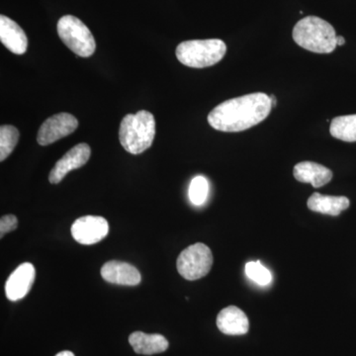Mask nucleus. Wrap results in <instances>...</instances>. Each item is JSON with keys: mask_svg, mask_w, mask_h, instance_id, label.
Instances as JSON below:
<instances>
[{"mask_svg": "<svg viewBox=\"0 0 356 356\" xmlns=\"http://www.w3.org/2000/svg\"><path fill=\"white\" fill-rule=\"evenodd\" d=\"M271 108L270 96L252 93L218 105L208 115V123L221 132H242L266 120Z\"/></svg>", "mask_w": 356, "mask_h": 356, "instance_id": "1", "label": "nucleus"}, {"mask_svg": "<svg viewBox=\"0 0 356 356\" xmlns=\"http://www.w3.org/2000/svg\"><path fill=\"white\" fill-rule=\"evenodd\" d=\"M295 43L317 54H331L337 48L336 30L317 16H307L298 21L292 33Z\"/></svg>", "mask_w": 356, "mask_h": 356, "instance_id": "2", "label": "nucleus"}, {"mask_svg": "<svg viewBox=\"0 0 356 356\" xmlns=\"http://www.w3.org/2000/svg\"><path fill=\"white\" fill-rule=\"evenodd\" d=\"M156 137V120L147 110L128 114L121 122L119 140L122 147L132 154L144 153L151 147Z\"/></svg>", "mask_w": 356, "mask_h": 356, "instance_id": "3", "label": "nucleus"}, {"mask_svg": "<svg viewBox=\"0 0 356 356\" xmlns=\"http://www.w3.org/2000/svg\"><path fill=\"white\" fill-rule=\"evenodd\" d=\"M227 53V46L220 39L191 40L182 42L177 48V60L195 69L218 64Z\"/></svg>", "mask_w": 356, "mask_h": 356, "instance_id": "4", "label": "nucleus"}, {"mask_svg": "<svg viewBox=\"0 0 356 356\" xmlns=\"http://www.w3.org/2000/svg\"><path fill=\"white\" fill-rule=\"evenodd\" d=\"M58 34L63 43L79 57L88 58L95 54V37L83 21L72 15H65L58 20Z\"/></svg>", "mask_w": 356, "mask_h": 356, "instance_id": "5", "label": "nucleus"}, {"mask_svg": "<svg viewBox=\"0 0 356 356\" xmlns=\"http://www.w3.org/2000/svg\"><path fill=\"white\" fill-rule=\"evenodd\" d=\"M213 266L212 252L207 245L198 243L189 245L178 257V273L187 280H197L210 273Z\"/></svg>", "mask_w": 356, "mask_h": 356, "instance_id": "6", "label": "nucleus"}, {"mask_svg": "<svg viewBox=\"0 0 356 356\" xmlns=\"http://www.w3.org/2000/svg\"><path fill=\"white\" fill-rule=\"evenodd\" d=\"M79 127V121L74 115L60 113L54 115L42 124L37 142L41 146H48L67 137Z\"/></svg>", "mask_w": 356, "mask_h": 356, "instance_id": "7", "label": "nucleus"}, {"mask_svg": "<svg viewBox=\"0 0 356 356\" xmlns=\"http://www.w3.org/2000/svg\"><path fill=\"white\" fill-rule=\"evenodd\" d=\"M72 238L84 245L102 242L109 233V224L100 216H84L76 220L72 226Z\"/></svg>", "mask_w": 356, "mask_h": 356, "instance_id": "8", "label": "nucleus"}, {"mask_svg": "<svg viewBox=\"0 0 356 356\" xmlns=\"http://www.w3.org/2000/svg\"><path fill=\"white\" fill-rule=\"evenodd\" d=\"M90 147L84 143L72 147L60 161H57L53 170H51L50 177H49L51 184H60L67 173L86 165L90 158Z\"/></svg>", "mask_w": 356, "mask_h": 356, "instance_id": "9", "label": "nucleus"}, {"mask_svg": "<svg viewBox=\"0 0 356 356\" xmlns=\"http://www.w3.org/2000/svg\"><path fill=\"white\" fill-rule=\"evenodd\" d=\"M36 278V269L30 262L18 266L9 276L6 284L7 299L19 301L30 292Z\"/></svg>", "mask_w": 356, "mask_h": 356, "instance_id": "10", "label": "nucleus"}, {"mask_svg": "<svg viewBox=\"0 0 356 356\" xmlns=\"http://www.w3.org/2000/svg\"><path fill=\"white\" fill-rule=\"evenodd\" d=\"M103 280L112 284L124 285V286H136L142 281L140 271L127 262L111 261L102 266Z\"/></svg>", "mask_w": 356, "mask_h": 356, "instance_id": "11", "label": "nucleus"}, {"mask_svg": "<svg viewBox=\"0 0 356 356\" xmlns=\"http://www.w3.org/2000/svg\"><path fill=\"white\" fill-rule=\"evenodd\" d=\"M0 41L15 55H23L28 48V38L25 32L15 21L0 16Z\"/></svg>", "mask_w": 356, "mask_h": 356, "instance_id": "12", "label": "nucleus"}, {"mask_svg": "<svg viewBox=\"0 0 356 356\" xmlns=\"http://www.w3.org/2000/svg\"><path fill=\"white\" fill-rule=\"evenodd\" d=\"M217 327L222 334L228 336H242L248 332L250 323L247 315L240 308L229 306L218 315Z\"/></svg>", "mask_w": 356, "mask_h": 356, "instance_id": "13", "label": "nucleus"}, {"mask_svg": "<svg viewBox=\"0 0 356 356\" xmlns=\"http://www.w3.org/2000/svg\"><path fill=\"white\" fill-rule=\"evenodd\" d=\"M293 175L303 184H311L315 188L329 184L332 178L331 170L313 161H302L294 166Z\"/></svg>", "mask_w": 356, "mask_h": 356, "instance_id": "14", "label": "nucleus"}, {"mask_svg": "<svg viewBox=\"0 0 356 356\" xmlns=\"http://www.w3.org/2000/svg\"><path fill=\"white\" fill-rule=\"evenodd\" d=\"M129 343L138 355H156L165 353L168 348V339L159 334H149L143 332H135L129 337Z\"/></svg>", "mask_w": 356, "mask_h": 356, "instance_id": "15", "label": "nucleus"}, {"mask_svg": "<svg viewBox=\"0 0 356 356\" xmlns=\"http://www.w3.org/2000/svg\"><path fill=\"white\" fill-rule=\"evenodd\" d=\"M307 204L309 209L313 212L331 216H339L343 211L350 207V200L344 196L323 195L320 193H314Z\"/></svg>", "mask_w": 356, "mask_h": 356, "instance_id": "16", "label": "nucleus"}, {"mask_svg": "<svg viewBox=\"0 0 356 356\" xmlns=\"http://www.w3.org/2000/svg\"><path fill=\"white\" fill-rule=\"evenodd\" d=\"M330 132L332 137L343 142H356V114L336 117L332 121Z\"/></svg>", "mask_w": 356, "mask_h": 356, "instance_id": "17", "label": "nucleus"}, {"mask_svg": "<svg viewBox=\"0 0 356 356\" xmlns=\"http://www.w3.org/2000/svg\"><path fill=\"white\" fill-rule=\"evenodd\" d=\"M20 134L14 126L3 125L0 127V161H6L15 149Z\"/></svg>", "mask_w": 356, "mask_h": 356, "instance_id": "18", "label": "nucleus"}, {"mask_svg": "<svg viewBox=\"0 0 356 356\" xmlns=\"http://www.w3.org/2000/svg\"><path fill=\"white\" fill-rule=\"evenodd\" d=\"M245 274L250 280L261 285L266 286L273 280L270 271L262 266L261 261H250L245 264Z\"/></svg>", "mask_w": 356, "mask_h": 356, "instance_id": "19", "label": "nucleus"}, {"mask_svg": "<svg viewBox=\"0 0 356 356\" xmlns=\"http://www.w3.org/2000/svg\"><path fill=\"white\" fill-rule=\"evenodd\" d=\"M208 192H209V184L205 177L199 175L192 179L188 194L189 199L194 205H202L207 199Z\"/></svg>", "mask_w": 356, "mask_h": 356, "instance_id": "20", "label": "nucleus"}, {"mask_svg": "<svg viewBox=\"0 0 356 356\" xmlns=\"http://www.w3.org/2000/svg\"><path fill=\"white\" fill-rule=\"evenodd\" d=\"M18 226V220L14 215H6L0 220V236L3 238L7 233L14 231Z\"/></svg>", "mask_w": 356, "mask_h": 356, "instance_id": "21", "label": "nucleus"}, {"mask_svg": "<svg viewBox=\"0 0 356 356\" xmlns=\"http://www.w3.org/2000/svg\"><path fill=\"white\" fill-rule=\"evenodd\" d=\"M346 44V39L343 36L337 37V46H343Z\"/></svg>", "mask_w": 356, "mask_h": 356, "instance_id": "22", "label": "nucleus"}, {"mask_svg": "<svg viewBox=\"0 0 356 356\" xmlns=\"http://www.w3.org/2000/svg\"><path fill=\"white\" fill-rule=\"evenodd\" d=\"M56 356H74V355L72 353V351L64 350L62 351V353H58Z\"/></svg>", "mask_w": 356, "mask_h": 356, "instance_id": "23", "label": "nucleus"}, {"mask_svg": "<svg viewBox=\"0 0 356 356\" xmlns=\"http://www.w3.org/2000/svg\"><path fill=\"white\" fill-rule=\"evenodd\" d=\"M270 99H271V104H273V107H275L276 106V102H277V100H276V97L274 95H270Z\"/></svg>", "mask_w": 356, "mask_h": 356, "instance_id": "24", "label": "nucleus"}]
</instances>
